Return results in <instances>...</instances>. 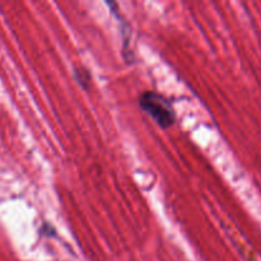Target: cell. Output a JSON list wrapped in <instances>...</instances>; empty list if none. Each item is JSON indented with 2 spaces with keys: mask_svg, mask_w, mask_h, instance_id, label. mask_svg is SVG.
Returning <instances> with one entry per match:
<instances>
[{
  "mask_svg": "<svg viewBox=\"0 0 261 261\" xmlns=\"http://www.w3.org/2000/svg\"><path fill=\"white\" fill-rule=\"evenodd\" d=\"M139 106L160 125L168 129L175 124L176 115L170 102L155 92H145L140 96Z\"/></svg>",
  "mask_w": 261,
  "mask_h": 261,
  "instance_id": "6da1fadb",
  "label": "cell"
}]
</instances>
